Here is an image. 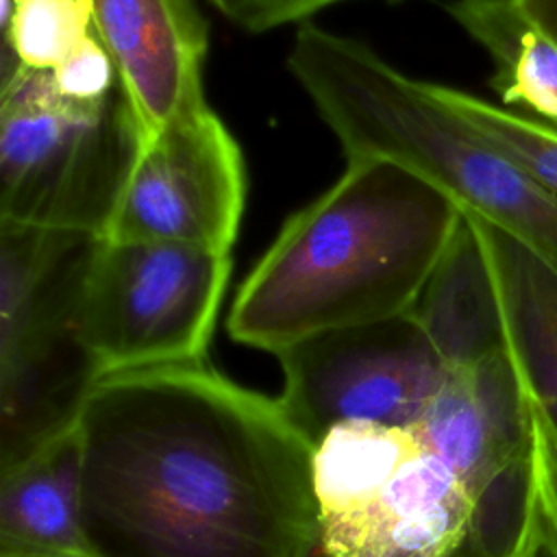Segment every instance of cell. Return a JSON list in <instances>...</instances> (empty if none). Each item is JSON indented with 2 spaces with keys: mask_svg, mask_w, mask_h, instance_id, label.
<instances>
[{
  "mask_svg": "<svg viewBox=\"0 0 557 557\" xmlns=\"http://www.w3.org/2000/svg\"><path fill=\"white\" fill-rule=\"evenodd\" d=\"M89 557H313V444L205 361L111 372L76 420Z\"/></svg>",
  "mask_w": 557,
  "mask_h": 557,
  "instance_id": "obj_1",
  "label": "cell"
},
{
  "mask_svg": "<svg viewBox=\"0 0 557 557\" xmlns=\"http://www.w3.org/2000/svg\"><path fill=\"white\" fill-rule=\"evenodd\" d=\"M461 224V209L413 172L385 159L348 161L255 263L228 333L276 355L309 335L407 313Z\"/></svg>",
  "mask_w": 557,
  "mask_h": 557,
  "instance_id": "obj_2",
  "label": "cell"
},
{
  "mask_svg": "<svg viewBox=\"0 0 557 557\" xmlns=\"http://www.w3.org/2000/svg\"><path fill=\"white\" fill-rule=\"evenodd\" d=\"M287 65L348 161H392L557 270V196L366 44L302 24Z\"/></svg>",
  "mask_w": 557,
  "mask_h": 557,
  "instance_id": "obj_3",
  "label": "cell"
},
{
  "mask_svg": "<svg viewBox=\"0 0 557 557\" xmlns=\"http://www.w3.org/2000/svg\"><path fill=\"white\" fill-rule=\"evenodd\" d=\"M98 239L0 222V472L72 429L102 376L81 335Z\"/></svg>",
  "mask_w": 557,
  "mask_h": 557,
  "instance_id": "obj_4",
  "label": "cell"
},
{
  "mask_svg": "<svg viewBox=\"0 0 557 557\" xmlns=\"http://www.w3.org/2000/svg\"><path fill=\"white\" fill-rule=\"evenodd\" d=\"M139 146L122 87L72 100L20 65L0 81V222L104 237Z\"/></svg>",
  "mask_w": 557,
  "mask_h": 557,
  "instance_id": "obj_5",
  "label": "cell"
},
{
  "mask_svg": "<svg viewBox=\"0 0 557 557\" xmlns=\"http://www.w3.org/2000/svg\"><path fill=\"white\" fill-rule=\"evenodd\" d=\"M231 252L100 237L83 294L81 335L100 374L205 361Z\"/></svg>",
  "mask_w": 557,
  "mask_h": 557,
  "instance_id": "obj_6",
  "label": "cell"
},
{
  "mask_svg": "<svg viewBox=\"0 0 557 557\" xmlns=\"http://www.w3.org/2000/svg\"><path fill=\"white\" fill-rule=\"evenodd\" d=\"M274 357L278 403L313 448L350 420L413 429L450 372L413 311L309 335Z\"/></svg>",
  "mask_w": 557,
  "mask_h": 557,
  "instance_id": "obj_7",
  "label": "cell"
},
{
  "mask_svg": "<svg viewBox=\"0 0 557 557\" xmlns=\"http://www.w3.org/2000/svg\"><path fill=\"white\" fill-rule=\"evenodd\" d=\"M244 205L242 148L207 104L139 146L104 237L231 252Z\"/></svg>",
  "mask_w": 557,
  "mask_h": 557,
  "instance_id": "obj_8",
  "label": "cell"
},
{
  "mask_svg": "<svg viewBox=\"0 0 557 557\" xmlns=\"http://www.w3.org/2000/svg\"><path fill=\"white\" fill-rule=\"evenodd\" d=\"M141 144L207 107L202 65L209 30L194 0H89Z\"/></svg>",
  "mask_w": 557,
  "mask_h": 557,
  "instance_id": "obj_9",
  "label": "cell"
},
{
  "mask_svg": "<svg viewBox=\"0 0 557 557\" xmlns=\"http://www.w3.org/2000/svg\"><path fill=\"white\" fill-rule=\"evenodd\" d=\"M470 490L422 448L348 511L320 518L324 557H453L466 531Z\"/></svg>",
  "mask_w": 557,
  "mask_h": 557,
  "instance_id": "obj_10",
  "label": "cell"
},
{
  "mask_svg": "<svg viewBox=\"0 0 557 557\" xmlns=\"http://www.w3.org/2000/svg\"><path fill=\"white\" fill-rule=\"evenodd\" d=\"M413 431L474 494L533 437V413L507 352L450 368Z\"/></svg>",
  "mask_w": 557,
  "mask_h": 557,
  "instance_id": "obj_11",
  "label": "cell"
},
{
  "mask_svg": "<svg viewBox=\"0 0 557 557\" xmlns=\"http://www.w3.org/2000/svg\"><path fill=\"white\" fill-rule=\"evenodd\" d=\"M463 218L487 263L507 357L537 422L557 448V270L483 218Z\"/></svg>",
  "mask_w": 557,
  "mask_h": 557,
  "instance_id": "obj_12",
  "label": "cell"
},
{
  "mask_svg": "<svg viewBox=\"0 0 557 557\" xmlns=\"http://www.w3.org/2000/svg\"><path fill=\"white\" fill-rule=\"evenodd\" d=\"M0 557H89L76 424L0 472Z\"/></svg>",
  "mask_w": 557,
  "mask_h": 557,
  "instance_id": "obj_13",
  "label": "cell"
},
{
  "mask_svg": "<svg viewBox=\"0 0 557 557\" xmlns=\"http://www.w3.org/2000/svg\"><path fill=\"white\" fill-rule=\"evenodd\" d=\"M411 311L448 368L507 352L487 263L466 218Z\"/></svg>",
  "mask_w": 557,
  "mask_h": 557,
  "instance_id": "obj_14",
  "label": "cell"
},
{
  "mask_svg": "<svg viewBox=\"0 0 557 557\" xmlns=\"http://www.w3.org/2000/svg\"><path fill=\"white\" fill-rule=\"evenodd\" d=\"M448 13L490 54L503 104L557 124V41L513 0H453Z\"/></svg>",
  "mask_w": 557,
  "mask_h": 557,
  "instance_id": "obj_15",
  "label": "cell"
},
{
  "mask_svg": "<svg viewBox=\"0 0 557 557\" xmlns=\"http://www.w3.org/2000/svg\"><path fill=\"white\" fill-rule=\"evenodd\" d=\"M424 446L413 429L368 420L335 424L313 448V492L320 518L348 511Z\"/></svg>",
  "mask_w": 557,
  "mask_h": 557,
  "instance_id": "obj_16",
  "label": "cell"
},
{
  "mask_svg": "<svg viewBox=\"0 0 557 557\" xmlns=\"http://www.w3.org/2000/svg\"><path fill=\"white\" fill-rule=\"evenodd\" d=\"M542 548L535 442L503 461L472 494L453 557H537Z\"/></svg>",
  "mask_w": 557,
  "mask_h": 557,
  "instance_id": "obj_17",
  "label": "cell"
},
{
  "mask_svg": "<svg viewBox=\"0 0 557 557\" xmlns=\"http://www.w3.org/2000/svg\"><path fill=\"white\" fill-rule=\"evenodd\" d=\"M91 35L89 0H2V76L52 72Z\"/></svg>",
  "mask_w": 557,
  "mask_h": 557,
  "instance_id": "obj_18",
  "label": "cell"
},
{
  "mask_svg": "<svg viewBox=\"0 0 557 557\" xmlns=\"http://www.w3.org/2000/svg\"><path fill=\"white\" fill-rule=\"evenodd\" d=\"M433 91L542 187L557 196V124L498 107L448 85L433 83Z\"/></svg>",
  "mask_w": 557,
  "mask_h": 557,
  "instance_id": "obj_19",
  "label": "cell"
},
{
  "mask_svg": "<svg viewBox=\"0 0 557 557\" xmlns=\"http://www.w3.org/2000/svg\"><path fill=\"white\" fill-rule=\"evenodd\" d=\"M48 74L63 96L83 102L102 100L120 87L115 65L96 33Z\"/></svg>",
  "mask_w": 557,
  "mask_h": 557,
  "instance_id": "obj_20",
  "label": "cell"
},
{
  "mask_svg": "<svg viewBox=\"0 0 557 557\" xmlns=\"http://www.w3.org/2000/svg\"><path fill=\"white\" fill-rule=\"evenodd\" d=\"M233 24L250 33H265L285 24H298L313 13L344 0H211Z\"/></svg>",
  "mask_w": 557,
  "mask_h": 557,
  "instance_id": "obj_21",
  "label": "cell"
},
{
  "mask_svg": "<svg viewBox=\"0 0 557 557\" xmlns=\"http://www.w3.org/2000/svg\"><path fill=\"white\" fill-rule=\"evenodd\" d=\"M533 442H535V479H537L542 548L548 550L550 557H557V448L548 440L535 413H533Z\"/></svg>",
  "mask_w": 557,
  "mask_h": 557,
  "instance_id": "obj_22",
  "label": "cell"
},
{
  "mask_svg": "<svg viewBox=\"0 0 557 557\" xmlns=\"http://www.w3.org/2000/svg\"><path fill=\"white\" fill-rule=\"evenodd\" d=\"M548 37L557 41V0H513Z\"/></svg>",
  "mask_w": 557,
  "mask_h": 557,
  "instance_id": "obj_23",
  "label": "cell"
}]
</instances>
